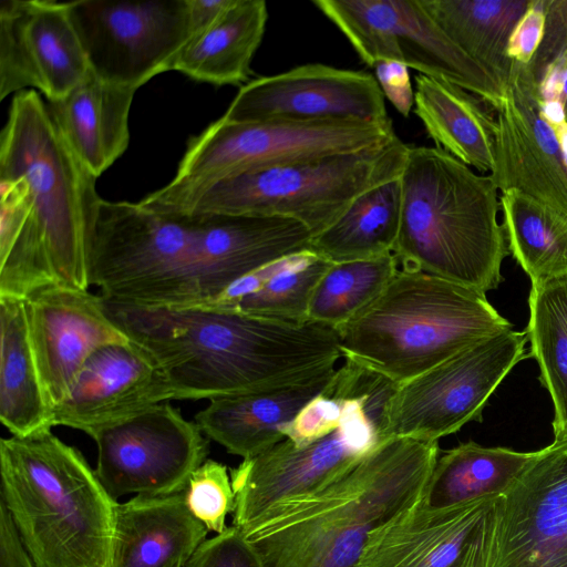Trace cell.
<instances>
[{
    "label": "cell",
    "mask_w": 567,
    "mask_h": 567,
    "mask_svg": "<svg viewBox=\"0 0 567 567\" xmlns=\"http://www.w3.org/2000/svg\"><path fill=\"white\" fill-rule=\"evenodd\" d=\"M230 2L231 0H188L193 35L208 27Z\"/></svg>",
    "instance_id": "7bdbcfd3"
},
{
    "label": "cell",
    "mask_w": 567,
    "mask_h": 567,
    "mask_svg": "<svg viewBox=\"0 0 567 567\" xmlns=\"http://www.w3.org/2000/svg\"><path fill=\"white\" fill-rule=\"evenodd\" d=\"M395 386L369 371L337 429L305 444L285 439L231 468L233 525L243 530L277 504L319 493L346 477L383 442L381 422Z\"/></svg>",
    "instance_id": "30bf717a"
},
{
    "label": "cell",
    "mask_w": 567,
    "mask_h": 567,
    "mask_svg": "<svg viewBox=\"0 0 567 567\" xmlns=\"http://www.w3.org/2000/svg\"><path fill=\"white\" fill-rule=\"evenodd\" d=\"M66 8L90 71L136 90L173 71L193 35L188 0H76Z\"/></svg>",
    "instance_id": "4fadbf2b"
},
{
    "label": "cell",
    "mask_w": 567,
    "mask_h": 567,
    "mask_svg": "<svg viewBox=\"0 0 567 567\" xmlns=\"http://www.w3.org/2000/svg\"><path fill=\"white\" fill-rule=\"evenodd\" d=\"M185 567H264L261 558L236 526L205 539Z\"/></svg>",
    "instance_id": "8d00e7d4"
},
{
    "label": "cell",
    "mask_w": 567,
    "mask_h": 567,
    "mask_svg": "<svg viewBox=\"0 0 567 567\" xmlns=\"http://www.w3.org/2000/svg\"><path fill=\"white\" fill-rule=\"evenodd\" d=\"M409 147L395 135L357 152L246 172L213 185L186 214L284 217L302 224L313 237L361 194L399 178Z\"/></svg>",
    "instance_id": "52a82bcc"
},
{
    "label": "cell",
    "mask_w": 567,
    "mask_h": 567,
    "mask_svg": "<svg viewBox=\"0 0 567 567\" xmlns=\"http://www.w3.org/2000/svg\"><path fill=\"white\" fill-rule=\"evenodd\" d=\"M439 454V442L385 440L336 484L241 532L264 567H358L370 533L422 498Z\"/></svg>",
    "instance_id": "3957f363"
},
{
    "label": "cell",
    "mask_w": 567,
    "mask_h": 567,
    "mask_svg": "<svg viewBox=\"0 0 567 567\" xmlns=\"http://www.w3.org/2000/svg\"><path fill=\"white\" fill-rule=\"evenodd\" d=\"M336 368L308 380L209 400L195 415L203 433L244 460L285 440L284 427L329 384Z\"/></svg>",
    "instance_id": "603a6c76"
},
{
    "label": "cell",
    "mask_w": 567,
    "mask_h": 567,
    "mask_svg": "<svg viewBox=\"0 0 567 567\" xmlns=\"http://www.w3.org/2000/svg\"><path fill=\"white\" fill-rule=\"evenodd\" d=\"M530 0H420L443 32L505 91L509 35Z\"/></svg>",
    "instance_id": "f1b7e54d"
},
{
    "label": "cell",
    "mask_w": 567,
    "mask_h": 567,
    "mask_svg": "<svg viewBox=\"0 0 567 567\" xmlns=\"http://www.w3.org/2000/svg\"><path fill=\"white\" fill-rule=\"evenodd\" d=\"M0 501L35 567H112L116 502L50 430L0 441Z\"/></svg>",
    "instance_id": "5b68a950"
},
{
    "label": "cell",
    "mask_w": 567,
    "mask_h": 567,
    "mask_svg": "<svg viewBox=\"0 0 567 567\" xmlns=\"http://www.w3.org/2000/svg\"><path fill=\"white\" fill-rule=\"evenodd\" d=\"M95 474L113 499L183 492L208 454V437L168 402L147 408L91 436Z\"/></svg>",
    "instance_id": "5bb4252c"
},
{
    "label": "cell",
    "mask_w": 567,
    "mask_h": 567,
    "mask_svg": "<svg viewBox=\"0 0 567 567\" xmlns=\"http://www.w3.org/2000/svg\"><path fill=\"white\" fill-rule=\"evenodd\" d=\"M499 496L440 508L420 499L370 533L358 567H489Z\"/></svg>",
    "instance_id": "e0dca14e"
},
{
    "label": "cell",
    "mask_w": 567,
    "mask_h": 567,
    "mask_svg": "<svg viewBox=\"0 0 567 567\" xmlns=\"http://www.w3.org/2000/svg\"><path fill=\"white\" fill-rule=\"evenodd\" d=\"M175 400L154 357L128 339L102 347L85 362L68 395L53 408V426L92 436L147 408Z\"/></svg>",
    "instance_id": "ffe728a7"
},
{
    "label": "cell",
    "mask_w": 567,
    "mask_h": 567,
    "mask_svg": "<svg viewBox=\"0 0 567 567\" xmlns=\"http://www.w3.org/2000/svg\"><path fill=\"white\" fill-rule=\"evenodd\" d=\"M24 302L31 344L53 408L95 351L130 339L107 315L103 298L89 290L50 287Z\"/></svg>",
    "instance_id": "44dd1931"
},
{
    "label": "cell",
    "mask_w": 567,
    "mask_h": 567,
    "mask_svg": "<svg viewBox=\"0 0 567 567\" xmlns=\"http://www.w3.org/2000/svg\"><path fill=\"white\" fill-rule=\"evenodd\" d=\"M267 20L264 0H231L208 27L186 42L174 61L173 71L215 85L247 82Z\"/></svg>",
    "instance_id": "4316f807"
},
{
    "label": "cell",
    "mask_w": 567,
    "mask_h": 567,
    "mask_svg": "<svg viewBox=\"0 0 567 567\" xmlns=\"http://www.w3.org/2000/svg\"><path fill=\"white\" fill-rule=\"evenodd\" d=\"M400 219L399 177L357 197L339 219L311 238L310 250L331 264L392 254Z\"/></svg>",
    "instance_id": "4dcf8cb0"
},
{
    "label": "cell",
    "mask_w": 567,
    "mask_h": 567,
    "mask_svg": "<svg viewBox=\"0 0 567 567\" xmlns=\"http://www.w3.org/2000/svg\"><path fill=\"white\" fill-rule=\"evenodd\" d=\"M539 102L560 103L567 117V50L553 62L536 84Z\"/></svg>",
    "instance_id": "b9f144b4"
},
{
    "label": "cell",
    "mask_w": 567,
    "mask_h": 567,
    "mask_svg": "<svg viewBox=\"0 0 567 567\" xmlns=\"http://www.w3.org/2000/svg\"><path fill=\"white\" fill-rule=\"evenodd\" d=\"M546 0H530L526 11L515 24L507 43V56L515 63L527 65L535 55L544 34Z\"/></svg>",
    "instance_id": "f35d334b"
},
{
    "label": "cell",
    "mask_w": 567,
    "mask_h": 567,
    "mask_svg": "<svg viewBox=\"0 0 567 567\" xmlns=\"http://www.w3.org/2000/svg\"><path fill=\"white\" fill-rule=\"evenodd\" d=\"M221 117L233 123L392 122L373 75L320 63L249 81Z\"/></svg>",
    "instance_id": "9a60e30c"
},
{
    "label": "cell",
    "mask_w": 567,
    "mask_h": 567,
    "mask_svg": "<svg viewBox=\"0 0 567 567\" xmlns=\"http://www.w3.org/2000/svg\"><path fill=\"white\" fill-rule=\"evenodd\" d=\"M372 68L392 60L420 74L453 83L495 112L504 91L436 24L420 0H316L312 2Z\"/></svg>",
    "instance_id": "7c38bea8"
},
{
    "label": "cell",
    "mask_w": 567,
    "mask_h": 567,
    "mask_svg": "<svg viewBox=\"0 0 567 567\" xmlns=\"http://www.w3.org/2000/svg\"><path fill=\"white\" fill-rule=\"evenodd\" d=\"M375 80L385 99L401 113L409 116L414 106V91L409 68L392 60H380L372 66Z\"/></svg>",
    "instance_id": "ab89813d"
},
{
    "label": "cell",
    "mask_w": 567,
    "mask_h": 567,
    "mask_svg": "<svg viewBox=\"0 0 567 567\" xmlns=\"http://www.w3.org/2000/svg\"><path fill=\"white\" fill-rule=\"evenodd\" d=\"M395 135L392 122L233 123L220 117L188 141L174 178L138 203L157 213L186 214L223 179L307 158L357 152Z\"/></svg>",
    "instance_id": "ba28073f"
},
{
    "label": "cell",
    "mask_w": 567,
    "mask_h": 567,
    "mask_svg": "<svg viewBox=\"0 0 567 567\" xmlns=\"http://www.w3.org/2000/svg\"><path fill=\"white\" fill-rule=\"evenodd\" d=\"M527 341L526 331L508 329L396 384L384 408L382 440L411 437L439 442L466 423L481 420L489 396L528 355Z\"/></svg>",
    "instance_id": "8fae6325"
},
{
    "label": "cell",
    "mask_w": 567,
    "mask_h": 567,
    "mask_svg": "<svg viewBox=\"0 0 567 567\" xmlns=\"http://www.w3.org/2000/svg\"><path fill=\"white\" fill-rule=\"evenodd\" d=\"M494 166L499 192L517 189L567 221V121L551 126L542 116L536 84L515 63L495 110Z\"/></svg>",
    "instance_id": "2e32d148"
},
{
    "label": "cell",
    "mask_w": 567,
    "mask_h": 567,
    "mask_svg": "<svg viewBox=\"0 0 567 567\" xmlns=\"http://www.w3.org/2000/svg\"><path fill=\"white\" fill-rule=\"evenodd\" d=\"M136 91L89 71L62 99L45 101L66 145L96 178L128 146V114Z\"/></svg>",
    "instance_id": "d4e9b609"
},
{
    "label": "cell",
    "mask_w": 567,
    "mask_h": 567,
    "mask_svg": "<svg viewBox=\"0 0 567 567\" xmlns=\"http://www.w3.org/2000/svg\"><path fill=\"white\" fill-rule=\"evenodd\" d=\"M331 262L310 249L296 254L290 266L234 309L268 319L303 323L313 290Z\"/></svg>",
    "instance_id": "e575fe53"
},
{
    "label": "cell",
    "mask_w": 567,
    "mask_h": 567,
    "mask_svg": "<svg viewBox=\"0 0 567 567\" xmlns=\"http://www.w3.org/2000/svg\"><path fill=\"white\" fill-rule=\"evenodd\" d=\"M207 533L188 509L184 491L136 495L116 503L112 567H185Z\"/></svg>",
    "instance_id": "cb8c5ba5"
},
{
    "label": "cell",
    "mask_w": 567,
    "mask_h": 567,
    "mask_svg": "<svg viewBox=\"0 0 567 567\" xmlns=\"http://www.w3.org/2000/svg\"><path fill=\"white\" fill-rule=\"evenodd\" d=\"M104 305L114 323L154 357L175 400L301 382L334 369L342 357L338 331L313 321L286 322L216 307Z\"/></svg>",
    "instance_id": "6da1fadb"
},
{
    "label": "cell",
    "mask_w": 567,
    "mask_h": 567,
    "mask_svg": "<svg viewBox=\"0 0 567 567\" xmlns=\"http://www.w3.org/2000/svg\"><path fill=\"white\" fill-rule=\"evenodd\" d=\"M481 99L444 80L415 75L414 113L437 150L468 167L494 166L496 121Z\"/></svg>",
    "instance_id": "484cf974"
},
{
    "label": "cell",
    "mask_w": 567,
    "mask_h": 567,
    "mask_svg": "<svg viewBox=\"0 0 567 567\" xmlns=\"http://www.w3.org/2000/svg\"><path fill=\"white\" fill-rule=\"evenodd\" d=\"M489 567H567V441L537 451L499 496Z\"/></svg>",
    "instance_id": "ac0fdd59"
},
{
    "label": "cell",
    "mask_w": 567,
    "mask_h": 567,
    "mask_svg": "<svg viewBox=\"0 0 567 567\" xmlns=\"http://www.w3.org/2000/svg\"><path fill=\"white\" fill-rule=\"evenodd\" d=\"M499 200L508 251L532 284L567 275V221L517 189Z\"/></svg>",
    "instance_id": "d6a6232c"
},
{
    "label": "cell",
    "mask_w": 567,
    "mask_h": 567,
    "mask_svg": "<svg viewBox=\"0 0 567 567\" xmlns=\"http://www.w3.org/2000/svg\"><path fill=\"white\" fill-rule=\"evenodd\" d=\"M89 71L66 2L1 1L0 100L31 87L56 101Z\"/></svg>",
    "instance_id": "d6986e66"
},
{
    "label": "cell",
    "mask_w": 567,
    "mask_h": 567,
    "mask_svg": "<svg viewBox=\"0 0 567 567\" xmlns=\"http://www.w3.org/2000/svg\"><path fill=\"white\" fill-rule=\"evenodd\" d=\"M0 567H35L14 519L0 501Z\"/></svg>",
    "instance_id": "60d3db41"
},
{
    "label": "cell",
    "mask_w": 567,
    "mask_h": 567,
    "mask_svg": "<svg viewBox=\"0 0 567 567\" xmlns=\"http://www.w3.org/2000/svg\"><path fill=\"white\" fill-rule=\"evenodd\" d=\"M0 421L13 436L53 427V406L31 344L25 302L0 298Z\"/></svg>",
    "instance_id": "83f0119b"
},
{
    "label": "cell",
    "mask_w": 567,
    "mask_h": 567,
    "mask_svg": "<svg viewBox=\"0 0 567 567\" xmlns=\"http://www.w3.org/2000/svg\"><path fill=\"white\" fill-rule=\"evenodd\" d=\"M193 266L194 301L202 306L245 275L310 249L312 234L284 217L203 215Z\"/></svg>",
    "instance_id": "7402d4cb"
},
{
    "label": "cell",
    "mask_w": 567,
    "mask_h": 567,
    "mask_svg": "<svg viewBox=\"0 0 567 567\" xmlns=\"http://www.w3.org/2000/svg\"><path fill=\"white\" fill-rule=\"evenodd\" d=\"M199 216L150 210L100 197L90 254V282L104 300L179 308L194 301L193 265Z\"/></svg>",
    "instance_id": "9c48e42d"
},
{
    "label": "cell",
    "mask_w": 567,
    "mask_h": 567,
    "mask_svg": "<svg viewBox=\"0 0 567 567\" xmlns=\"http://www.w3.org/2000/svg\"><path fill=\"white\" fill-rule=\"evenodd\" d=\"M400 182V230L392 254L402 268L484 293L496 289L508 248L493 177L436 147L410 146Z\"/></svg>",
    "instance_id": "277c9868"
},
{
    "label": "cell",
    "mask_w": 567,
    "mask_h": 567,
    "mask_svg": "<svg viewBox=\"0 0 567 567\" xmlns=\"http://www.w3.org/2000/svg\"><path fill=\"white\" fill-rule=\"evenodd\" d=\"M542 42L527 69L538 83L547 68L567 50V0H546Z\"/></svg>",
    "instance_id": "74e56055"
},
{
    "label": "cell",
    "mask_w": 567,
    "mask_h": 567,
    "mask_svg": "<svg viewBox=\"0 0 567 567\" xmlns=\"http://www.w3.org/2000/svg\"><path fill=\"white\" fill-rule=\"evenodd\" d=\"M398 266L393 254L331 264L313 290L308 321L338 330L379 297Z\"/></svg>",
    "instance_id": "836d02e7"
},
{
    "label": "cell",
    "mask_w": 567,
    "mask_h": 567,
    "mask_svg": "<svg viewBox=\"0 0 567 567\" xmlns=\"http://www.w3.org/2000/svg\"><path fill=\"white\" fill-rule=\"evenodd\" d=\"M21 178L27 213L0 250V298L50 287L89 290L94 177L74 156L35 90L16 93L0 135V179Z\"/></svg>",
    "instance_id": "7a4b0ae2"
},
{
    "label": "cell",
    "mask_w": 567,
    "mask_h": 567,
    "mask_svg": "<svg viewBox=\"0 0 567 567\" xmlns=\"http://www.w3.org/2000/svg\"><path fill=\"white\" fill-rule=\"evenodd\" d=\"M526 333L529 355L554 404V442L567 441V275L532 284Z\"/></svg>",
    "instance_id": "1f68e13d"
},
{
    "label": "cell",
    "mask_w": 567,
    "mask_h": 567,
    "mask_svg": "<svg viewBox=\"0 0 567 567\" xmlns=\"http://www.w3.org/2000/svg\"><path fill=\"white\" fill-rule=\"evenodd\" d=\"M512 329L486 293L398 269L379 297L337 331L342 357L401 384Z\"/></svg>",
    "instance_id": "8992f818"
},
{
    "label": "cell",
    "mask_w": 567,
    "mask_h": 567,
    "mask_svg": "<svg viewBox=\"0 0 567 567\" xmlns=\"http://www.w3.org/2000/svg\"><path fill=\"white\" fill-rule=\"evenodd\" d=\"M536 452L486 447L473 441L439 455L421 503L434 508L506 493Z\"/></svg>",
    "instance_id": "f546056e"
},
{
    "label": "cell",
    "mask_w": 567,
    "mask_h": 567,
    "mask_svg": "<svg viewBox=\"0 0 567 567\" xmlns=\"http://www.w3.org/2000/svg\"><path fill=\"white\" fill-rule=\"evenodd\" d=\"M185 501L190 513L208 530L223 533L226 516L235 509V492L226 465L206 460L194 471L187 483Z\"/></svg>",
    "instance_id": "d590c367"
}]
</instances>
